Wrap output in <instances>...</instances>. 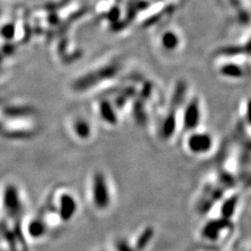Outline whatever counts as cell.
I'll list each match as a JSON object with an SVG mask.
<instances>
[{
  "label": "cell",
  "mask_w": 251,
  "mask_h": 251,
  "mask_svg": "<svg viewBox=\"0 0 251 251\" xmlns=\"http://www.w3.org/2000/svg\"><path fill=\"white\" fill-rule=\"evenodd\" d=\"M91 204L98 211H105L112 204V192L106 175L102 171H95L90 182Z\"/></svg>",
  "instance_id": "1"
},
{
  "label": "cell",
  "mask_w": 251,
  "mask_h": 251,
  "mask_svg": "<svg viewBox=\"0 0 251 251\" xmlns=\"http://www.w3.org/2000/svg\"><path fill=\"white\" fill-rule=\"evenodd\" d=\"M214 145L213 136L206 131H191L186 139V148L194 155H205Z\"/></svg>",
  "instance_id": "2"
},
{
  "label": "cell",
  "mask_w": 251,
  "mask_h": 251,
  "mask_svg": "<svg viewBox=\"0 0 251 251\" xmlns=\"http://www.w3.org/2000/svg\"><path fill=\"white\" fill-rule=\"evenodd\" d=\"M55 210L59 219L63 223L72 221L78 211L76 198L69 192H63L57 198Z\"/></svg>",
  "instance_id": "3"
},
{
  "label": "cell",
  "mask_w": 251,
  "mask_h": 251,
  "mask_svg": "<svg viewBox=\"0 0 251 251\" xmlns=\"http://www.w3.org/2000/svg\"><path fill=\"white\" fill-rule=\"evenodd\" d=\"M2 203L4 209L8 214L11 216L18 215V213L22 210V199L18 188L15 185H7L2 194Z\"/></svg>",
  "instance_id": "4"
},
{
  "label": "cell",
  "mask_w": 251,
  "mask_h": 251,
  "mask_svg": "<svg viewBox=\"0 0 251 251\" xmlns=\"http://www.w3.org/2000/svg\"><path fill=\"white\" fill-rule=\"evenodd\" d=\"M183 126L189 132L194 131L200 125L202 112L199 100H192L183 112Z\"/></svg>",
  "instance_id": "5"
},
{
  "label": "cell",
  "mask_w": 251,
  "mask_h": 251,
  "mask_svg": "<svg viewBox=\"0 0 251 251\" xmlns=\"http://www.w3.org/2000/svg\"><path fill=\"white\" fill-rule=\"evenodd\" d=\"M73 135L81 142H86L91 139L93 135V126L86 117H77L74 118L70 125Z\"/></svg>",
  "instance_id": "6"
},
{
  "label": "cell",
  "mask_w": 251,
  "mask_h": 251,
  "mask_svg": "<svg viewBox=\"0 0 251 251\" xmlns=\"http://www.w3.org/2000/svg\"><path fill=\"white\" fill-rule=\"evenodd\" d=\"M48 232V225L42 218H33L26 226V233L32 239H41Z\"/></svg>",
  "instance_id": "7"
},
{
  "label": "cell",
  "mask_w": 251,
  "mask_h": 251,
  "mask_svg": "<svg viewBox=\"0 0 251 251\" xmlns=\"http://www.w3.org/2000/svg\"><path fill=\"white\" fill-rule=\"evenodd\" d=\"M158 43L161 44L162 47L166 50L176 49L181 43V38L176 31L171 29L162 34V39H158Z\"/></svg>",
  "instance_id": "8"
},
{
  "label": "cell",
  "mask_w": 251,
  "mask_h": 251,
  "mask_svg": "<svg viewBox=\"0 0 251 251\" xmlns=\"http://www.w3.org/2000/svg\"><path fill=\"white\" fill-rule=\"evenodd\" d=\"M100 117L101 120L108 125H116L117 123V113L113 110V108L110 107L108 103H103L99 108Z\"/></svg>",
  "instance_id": "9"
},
{
  "label": "cell",
  "mask_w": 251,
  "mask_h": 251,
  "mask_svg": "<svg viewBox=\"0 0 251 251\" xmlns=\"http://www.w3.org/2000/svg\"><path fill=\"white\" fill-rule=\"evenodd\" d=\"M153 233L154 230L151 227L145 228L144 231L139 234V237L136 241V249L142 251L144 248H146L149 245V243L152 241Z\"/></svg>",
  "instance_id": "10"
},
{
  "label": "cell",
  "mask_w": 251,
  "mask_h": 251,
  "mask_svg": "<svg viewBox=\"0 0 251 251\" xmlns=\"http://www.w3.org/2000/svg\"><path fill=\"white\" fill-rule=\"evenodd\" d=\"M115 249L117 251H135L131 245L125 239H117L115 242Z\"/></svg>",
  "instance_id": "11"
},
{
  "label": "cell",
  "mask_w": 251,
  "mask_h": 251,
  "mask_svg": "<svg viewBox=\"0 0 251 251\" xmlns=\"http://www.w3.org/2000/svg\"><path fill=\"white\" fill-rule=\"evenodd\" d=\"M247 113H246V117H247V121L251 125V100H250L247 103V109H246Z\"/></svg>",
  "instance_id": "12"
}]
</instances>
